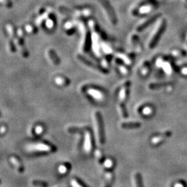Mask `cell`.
Wrapping results in <instances>:
<instances>
[{
  "label": "cell",
  "mask_w": 187,
  "mask_h": 187,
  "mask_svg": "<svg viewBox=\"0 0 187 187\" xmlns=\"http://www.w3.org/2000/svg\"><path fill=\"white\" fill-rule=\"evenodd\" d=\"M112 164V161H110V160H107V161L105 162V167H110Z\"/></svg>",
  "instance_id": "26"
},
{
  "label": "cell",
  "mask_w": 187,
  "mask_h": 187,
  "mask_svg": "<svg viewBox=\"0 0 187 187\" xmlns=\"http://www.w3.org/2000/svg\"><path fill=\"white\" fill-rule=\"evenodd\" d=\"M159 16H160L159 14H158V15H154L153 17L150 18L149 20H148L147 21H146L144 24H142L141 25H140L139 27H138V28H137L138 31H142V30H143L144 29H145V28L146 27H148V26H149L150 24H151L152 22H154V20H157V18L159 17Z\"/></svg>",
  "instance_id": "10"
},
{
  "label": "cell",
  "mask_w": 187,
  "mask_h": 187,
  "mask_svg": "<svg viewBox=\"0 0 187 187\" xmlns=\"http://www.w3.org/2000/svg\"><path fill=\"white\" fill-rule=\"evenodd\" d=\"M95 120H96L97 135H98L99 141L101 144H104L105 142L104 125H103L102 116L101 115L100 112H99L95 113Z\"/></svg>",
  "instance_id": "3"
},
{
  "label": "cell",
  "mask_w": 187,
  "mask_h": 187,
  "mask_svg": "<svg viewBox=\"0 0 187 187\" xmlns=\"http://www.w3.org/2000/svg\"><path fill=\"white\" fill-rule=\"evenodd\" d=\"M114 180V175L112 172H107L106 173V182L104 187H112Z\"/></svg>",
  "instance_id": "13"
},
{
  "label": "cell",
  "mask_w": 187,
  "mask_h": 187,
  "mask_svg": "<svg viewBox=\"0 0 187 187\" xmlns=\"http://www.w3.org/2000/svg\"><path fill=\"white\" fill-rule=\"evenodd\" d=\"M0 3H1L4 4L5 7L8 8H11L12 7V3L10 0H0Z\"/></svg>",
  "instance_id": "21"
},
{
  "label": "cell",
  "mask_w": 187,
  "mask_h": 187,
  "mask_svg": "<svg viewBox=\"0 0 187 187\" xmlns=\"http://www.w3.org/2000/svg\"><path fill=\"white\" fill-rule=\"evenodd\" d=\"M11 163L13 164L14 166H15V168H17V170L19 171L20 173H23L24 170V168L23 165H22V162H20V160L18 159L17 157H15V156H13V157H11Z\"/></svg>",
  "instance_id": "9"
},
{
  "label": "cell",
  "mask_w": 187,
  "mask_h": 187,
  "mask_svg": "<svg viewBox=\"0 0 187 187\" xmlns=\"http://www.w3.org/2000/svg\"><path fill=\"white\" fill-rule=\"evenodd\" d=\"M171 135H172L171 132L166 131L165 132V133H163L162 134H161V135L157 136V137L152 138V144L157 145V144L162 143L164 140L166 139L168 137H170Z\"/></svg>",
  "instance_id": "7"
},
{
  "label": "cell",
  "mask_w": 187,
  "mask_h": 187,
  "mask_svg": "<svg viewBox=\"0 0 187 187\" xmlns=\"http://www.w3.org/2000/svg\"><path fill=\"white\" fill-rule=\"evenodd\" d=\"M165 28H166V21L165 20H163V21L162 22V23L160 24L159 28H157V31L155 32V33H154L153 37H152V40L150 42V48L152 49L157 45L158 41L159 40L162 35L164 33V30H165Z\"/></svg>",
  "instance_id": "4"
},
{
  "label": "cell",
  "mask_w": 187,
  "mask_h": 187,
  "mask_svg": "<svg viewBox=\"0 0 187 187\" xmlns=\"http://www.w3.org/2000/svg\"><path fill=\"white\" fill-rule=\"evenodd\" d=\"M78 58L81 61V62H83L85 65H87V66H89V67H90L94 69V70H99V71H100V72H103V73H107V71L106 70H105V69L102 68L100 66L96 65L94 64L93 62H90V61H89L88 60H87L86 58H84V57H83L82 56H80H80H78Z\"/></svg>",
  "instance_id": "6"
},
{
  "label": "cell",
  "mask_w": 187,
  "mask_h": 187,
  "mask_svg": "<svg viewBox=\"0 0 187 187\" xmlns=\"http://www.w3.org/2000/svg\"><path fill=\"white\" fill-rule=\"evenodd\" d=\"M121 125L122 128L124 129H136L141 127V124L138 122H134V123H123Z\"/></svg>",
  "instance_id": "11"
},
{
  "label": "cell",
  "mask_w": 187,
  "mask_h": 187,
  "mask_svg": "<svg viewBox=\"0 0 187 187\" xmlns=\"http://www.w3.org/2000/svg\"><path fill=\"white\" fill-rule=\"evenodd\" d=\"M9 46L10 51H11V52H15V46L13 45V42H9Z\"/></svg>",
  "instance_id": "25"
},
{
  "label": "cell",
  "mask_w": 187,
  "mask_h": 187,
  "mask_svg": "<svg viewBox=\"0 0 187 187\" xmlns=\"http://www.w3.org/2000/svg\"><path fill=\"white\" fill-rule=\"evenodd\" d=\"M46 25L48 28H52L53 25H54V22L52 21L51 19H49V20H47V21H46Z\"/></svg>",
  "instance_id": "24"
},
{
  "label": "cell",
  "mask_w": 187,
  "mask_h": 187,
  "mask_svg": "<svg viewBox=\"0 0 187 187\" xmlns=\"http://www.w3.org/2000/svg\"><path fill=\"white\" fill-rule=\"evenodd\" d=\"M144 112L145 114H150V112H151V109H150V108H148V107H147V108L144 109Z\"/></svg>",
  "instance_id": "28"
},
{
  "label": "cell",
  "mask_w": 187,
  "mask_h": 187,
  "mask_svg": "<svg viewBox=\"0 0 187 187\" xmlns=\"http://www.w3.org/2000/svg\"><path fill=\"white\" fill-rule=\"evenodd\" d=\"M55 82L57 85H60V86H67L70 84V81L67 79L64 78V77H56L55 79Z\"/></svg>",
  "instance_id": "12"
},
{
  "label": "cell",
  "mask_w": 187,
  "mask_h": 187,
  "mask_svg": "<svg viewBox=\"0 0 187 187\" xmlns=\"http://www.w3.org/2000/svg\"><path fill=\"white\" fill-rule=\"evenodd\" d=\"M6 130H7V128H6L5 126L1 125V126H0V134H2L4 133H5Z\"/></svg>",
  "instance_id": "27"
},
{
  "label": "cell",
  "mask_w": 187,
  "mask_h": 187,
  "mask_svg": "<svg viewBox=\"0 0 187 187\" xmlns=\"http://www.w3.org/2000/svg\"><path fill=\"white\" fill-rule=\"evenodd\" d=\"M26 30H27V32H28V33H34V32H36V28L30 25L26 26Z\"/></svg>",
  "instance_id": "23"
},
{
  "label": "cell",
  "mask_w": 187,
  "mask_h": 187,
  "mask_svg": "<svg viewBox=\"0 0 187 187\" xmlns=\"http://www.w3.org/2000/svg\"><path fill=\"white\" fill-rule=\"evenodd\" d=\"M168 85H170L169 83H152L149 85L150 89H159L160 87H163L165 86H168Z\"/></svg>",
  "instance_id": "18"
},
{
  "label": "cell",
  "mask_w": 187,
  "mask_h": 187,
  "mask_svg": "<svg viewBox=\"0 0 187 187\" xmlns=\"http://www.w3.org/2000/svg\"><path fill=\"white\" fill-rule=\"evenodd\" d=\"M28 150L30 152L42 154H48L50 152L56 151V148L54 146L46 143H36L28 146Z\"/></svg>",
  "instance_id": "2"
},
{
  "label": "cell",
  "mask_w": 187,
  "mask_h": 187,
  "mask_svg": "<svg viewBox=\"0 0 187 187\" xmlns=\"http://www.w3.org/2000/svg\"><path fill=\"white\" fill-rule=\"evenodd\" d=\"M0 183H1V180H0Z\"/></svg>",
  "instance_id": "31"
},
{
  "label": "cell",
  "mask_w": 187,
  "mask_h": 187,
  "mask_svg": "<svg viewBox=\"0 0 187 187\" xmlns=\"http://www.w3.org/2000/svg\"><path fill=\"white\" fill-rule=\"evenodd\" d=\"M85 149L87 152H90L92 148V142H91V133L89 131H87L85 133V141L84 144Z\"/></svg>",
  "instance_id": "8"
},
{
  "label": "cell",
  "mask_w": 187,
  "mask_h": 187,
  "mask_svg": "<svg viewBox=\"0 0 187 187\" xmlns=\"http://www.w3.org/2000/svg\"><path fill=\"white\" fill-rule=\"evenodd\" d=\"M0 117H1V112H0Z\"/></svg>",
  "instance_id": "30"
},
{
  "label": "cell",
  "mask_w": 187,
  "mask_h": 187,
  "mask_svg": "<svg viewBox=\"0 0 187 187\" xmlns=\"http://www.w3.org/2000/svg\"><path fill=\"white\" fill-rule=\"evenodd\" d=\"M130 85V81H128L124 84V86L123 87V89H121V91H120V94H119V109L121 111V113L123 117L124 118H127L128 116V112H127V109L126 107H125V102H126L129 96V87Z\"/></svg>",
  "instance_id": "1"
},
{
  "label": "cell",
  "mask_w": 187,
  "mask_h": 187,
  "mask_svg": "<svg viewBox=\"0 0 187 187\" xmlns=\"http://www.w3.org/2000/svg\"><path fill=\"white\" fill-rule=\"evenodd\" d=\"M48 14H49V13L47 12V13H44L43 15H42L41 17H40L37 20H36V23H37L38 24H40L42 21H43V20H44V19H46V18L47 17Z\"/></svg>",
  "instance_id": "22"
},
{
  "label": "cell",
  "mask_w": 187,
  "mask_h": 187,
  "mask_svg": "<svg viewBox=\"0 0 187 187\" xmlns=\"http://www.w3.org/2000/svg\"><path fill=\"white\" fill-rule=\"evenodd\" d=\"M175 187H183V186H182V184H177L176 186H175Z\"/></svg>",
  "instance_id": "29"
},
{
  "label": "cell",
  "mask_w": 187,
  "mask_h": 187,
  "mask_svg": "<svg viewBox=\"0 0 187 187\" xmlns=\"http://www.w3.org/2000/svg\"><path fill=\"white\" fill-rule=\"evenodd\" d=\"M48 55L51 60H52V62H54V64L58 65L59 63H60V59H59L58 57L56 56V53L54 52V51L49 50L48 52Z\"/></svg>",
  "instance_id": "14"
},
{
  "label": "cell",
  "mask_w": 187,
  "mask_h": 187,
  "mask_svg": "<svg viewBox=\"0 0 187 187\" xmlns=\"http://www.w3.org/2000/svg\"><path fill=\"white\" fill-rule=\"evenodd\" d=\"M33 185L37 187H48L49 184L47 182L41 180H35L33 182Z\"/></svg>",
  "instance_id": "19"
},
{
  "label": "cell",
  "mask_w": 187,
  "mask_h": 187,
  "mask_svg": "<svg viewBox=\"0 0 187 187\" xmlns=\"http://www.w3.org/2000/svg\"><path fill=\"white\" fill-rule=\"evenodd\" d=\"M70 165L68 164H62L60 165V167L58 168V171L61 174H65L69 172V170L70 169Z\"/></svg>",
  "instance_id": "17"
},
{
  "label": "cell",
  "mask_w": 187,
  "mask_h": 187,
  "mask_svg": "<svg viewBox=\"0 0 187 187\" xmlns=\"http://www.w3.org/2000/svg\"><path fill=\"white\" fill-rule=\"evenodd\" d=\"M135 180L136 187H144L143 182H142L141 175L139 173H137L135 174Z\"/></svg>",
  "instance_id": "16"
},
{
  "label": "cell",
  "mask_w": 187,
  "mask_h": 187,
  "mask_svg": "<svg viewBox=\"0 0 187 187\" xmlns=\"http://www.w3.org/2000/svg\"><path fill=\"white\" fill-rule=\"evenodd\" d=\"M88 94L90 96L96 99H101L103 96L102 94H101L100 91L96 90V89H89Z\"/></svg>",
  "instance_id": "15"
},
{
  "label": "cell",
  "mask_w": 187,
  "mask_h": 187,
  "mask_svg": "<svg viewBox=\"0 0 187 187\" xmlns=\"http://www.w3.org/2000/svg\"><path fill=\"white\" fill-rule=\"evenodd\" d=\"M44 130V128L42 126V125H38V126L36 127L35 128V133L36 135H40L43 133V132Z\"/></svg>",
  "instance_id": "20"
},
{
  "label": "cell",
  "mask_w": 187,
  "mask_h": 187,
  "mask_svg": "<svg viewBox=\"0 0 187 187\" xmlns=\"http://www.w3.org/2000/svg\"><path fill=\"white\" fill-rule=\"evenodd\" d=\"M100 2L102 4L103 8H104L105 11H106L107 15L109 16V20L112 22V23L113 24H116L117 23V19L116 14L114 11L113 8L112 7L110 4L109 3V1L107 0H99Z\"/></svg>",
  "instance_id": "5"
}]
</instances>
